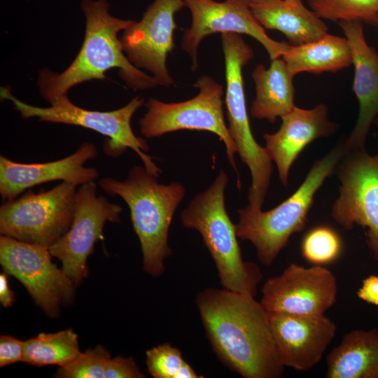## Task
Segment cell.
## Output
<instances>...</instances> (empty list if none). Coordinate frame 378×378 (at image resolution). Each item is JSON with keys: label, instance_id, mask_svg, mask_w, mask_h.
I'll return each instance as SVG.
<instances>
[{"label": "cell", "instance_id": "6da1fadb", "mask_svg": "<svg viewBox=\"0 0 378 378\" xmlns=\"http://www.w3.org/2000/svg\"><path fill=\"white\" fill-rule=\"evenodd\" d=\"M206 335L221 362L244 378H280L282 365L269 312L255 297L225 288L196 296Z\"/></svg>", "mask_w": 378, "mask_h": 378}, {"label": "cell", "instance_id": "7a4b0ae2", "mask_svg": "<svg viewBox=\"0 0 378 378\" xmlns=\"http://www.w3.org/2000/svg\"><path fill=\"white\" fill-rule=\"evenodd\" d=\"M106 0H83L80 8L85 18L82 47L73 62L62 73L39 72L37 84L42 97L50 104L67 95L74 85L93 79H104L105 72L119 69V75L134 90L160 85L157 80L134 66L127 59L118 34L130 28L134 20L112 16Z\"/></svg>", "mask_w": 378, "mask_h": 378}, {"label": "cell", "instance_id": "3957f363", "mask_svg": "<svg viewBox=\"0 0 378 378\" xmlns=\"http://www.w3.org/2000/svg\"><path fill=\"white\" fill-rule=\"evenodd\" d=\"M98 184L106 193L119 196L127 204L141 244L143 269L152 276L162 275L164 261L172 254L169 230L184 198V186L178 182L160 183L158 177L139 165L133 167L124 181L105 177Z\"/></svg>", "mask_w": 378, "mask_h": 378}, {"label": "cell", "instance_id": "277c9868", "mask_svg": "<svg viewBox=\"0 0 378 378\" xmlns=\"http://www.w3.org/2000/svg\"><path fill=\"white\" fill-rule=\"evenodd\" d=\"M227 183V174L220 171L206 190L192 199L182 211L181 220L185 227L196 230L202 235L223 288L255 297L262 274L255 263L242 258L235 224L225 209Z\"/></svg>", "mask_w": 378, "mask_h": 378}, {"label": "cell", "instance_id": "5b68a950", "mask_svg": "<svg viewBox=\"0 0 378 378\" xmlns=\"http://www.w3.org/2000/svg\"><path fill=\"white\" fill-rule=\"evenodd\" d=\"M348 153L344 143L337 145L314 164L298 190L274 209L262 211L247 205L238 210L237 236L254 246L262 265H272L290 236L304 228L315 193Z\"/></svg>", "mask_w": 378, "mask_h": 378}, {"label": "cell", "instance_id": "8992f818", "mask_svg": "<svg viewBox=\"0 0 378 378\" xmlns=\"http://www.w3.org/2000/svg\"><path fill=\"white\" fill-rule=\"evenodd\" d=\"M1 98L9 100L23 118H38L41 122L62 123L94 130L106 137L103 150L109 157H118L127 148L133 150L141 159L146 170L159 177L162 170L147 155V141L134 133L131 120L144 103V98L135 97L124 106L111 111H99L80 108L73 104L67 95L56 98L48 107H38L24 103L14 97L8 88H1Z\"/></svg>", "mask_w": 378, "mask_h": 378}, {"label": "cell", "instance_id": "52a82bcc", "mask_svg": "<svg viewBox=\"0 0 378 378\" xmlns=\"http://www.w3.org/2000/svg\"><path fill=\"white\" fill-rule=\"evenodd\" d=\"M221 42L225 59L227 127L237 153L251 172L248 206L261 209L270 183L272 164L265 147L260 146L253 136L246 109L242 69L254 54L239 34H222Z\"/></svg>", "mask_w": 378, "mask_h": 378}, {"label": "cell", "instance_id": "ba28073f", "mask_svg": "<svg viewBox=\"0 0 378 378\" xmlns=\"http://www.w3.org/2000/svg\"><path fill=\"white\" fill-rule=\"evenodd\" d=\"M195 86L199 90L197 94L184 102L167 103L150 99L147 111L139 122L141 133L149 139L181 130L214 133L223 142L240 185L234 159L237 148L224 118L223 87L206 75L200 77Z\"/></svg>", "mask_w": 378, "mask_h": 378}, {"label": "cell", "instance_id": "9c48e42d", "mask_svg": "<svg viewBox=\"0 0 378 378\" xmlns=\"http://www.w3.org/2000/svg\"><path fill=\"white\" fill-rule=\"evenodd\" d=\"M76 185L62 181L48 190H29L0 207L1 235L50 247L70 228Z\"/></svg>", "mask_w": 378, "mask_h": 378}, {"label": "cell", "instance_id": "30bf717a", "mask_svg": "<svg viewBox=\"0 0 378 378\" xmlns=\"http://www.w3.org/2000/svg\"><path fill=\"white\" fill-rule=\"evenodd\" d=\"M52 257L48 247L0 237L4 272L17 279L46 314L56 317L62 305L71 302L75 285Z\"/></svg>", "mask_w": 378, "mask_h": 378}, {"label": "cell", "instance_id": "8fae6325", "mask_svg": "<svg viewBox=\"0 0 378 378\" xmlns=\"http://www.w3.org/2000/svg\"><path fill=\"white\" fill-rule=\"evenodd\" d=\"M94 181L81 185L77 190L75 211L69 230L49 247L52 257L75 286L88 275L87 260L94 244L104 239L106 222L120 223L122 208L97 194Z\"/></svg>", "mask_w": 378, "mask_h": 378}, {"label": "cell", "instance_id": "7c38bea8", "mask_svg": "<svg viewBox=\"0 0 378 378\" xmlns=\"http://www.w3.org/2000/svg\"><path fill=\"white\" fill-rule=\"evenodd\" d=\"M338 168L340 195L332 209L333 219L346 230L355 225L366 229V241L378 262V163L365 148L349 152Z\"/></svg>", "mask_w": 378, "mask_h": 378}, {"label": "cell", "instance_id": "4fadbf2b", "mask_svg": "<svg viewBox=\"0 0 378 378\" xmlns=\"http://www.w3.org/2000/svg\"><path fill=\"white\" fill-rule=\"evenodd\" d=\"M192 16L190 27L182 38L181 48L192 59L191 70L198 67L199 46L205 37L214 33L248 35L266 50L271 60L282 57L290 44L270 38L253 15L248 0H183Z\"/></svg>", "mask_w": 378, "mask_h": 378}, {"label": "cell", "instance_id": "5bb4252c", "mask_svg": "<svg viewBox=\"0 0 378 378\" xmlns=\"http://www.w3.org/2000/svg\"><path fill=\"white\" fill-rule=\"evenodd\" d=\"M260 302L268 312L323 315L336 302L337 282L323 265L290 264L279 276L267 279Z\"/></svg>", "mask_w": 378, "mask_h": 378}, {"label": "cell", "instance_id": "9a60e30c", "mask_svg": "<svg viewBox=\"0 0 378 378\" xmlns=\"http://www.w3.org/2000/svg\"><path fill=\"white\" fill-rule=\"evenodd\" d=\"M186 7L183 0H155L141 20L123 31L122 50L136 68L148 71L160 85L169 87L174 80L167 67L168 54L174 48V15Z\"/></svg>", "mask_w": 378, "mask_h": 378}, {"label": "cell", "instance_id": "2e32d148", "mask_svg": "<svg viewBox=\"0 0 378 378\" xmlns=\"http://www.w3.org/2000/svg\"><path fill=\"white\" fill-rule=\"evenodd\" d=\"M269 316L282 365L297 371L316 366L337 332L336 324L325 314L269 312Z\"/></svg>", "mask_w": 378, "mask_h": 378}, {"label": "cell", "instance_id": "e0dca14e", "mask_svg": "<svg viewBox=\"0 0 378 378\" xmlns=\"http://www.w3.org/2000/svg\"><path fill=\"white\" fill-rule=\"evenodd\" d=\"M94 144H82L72 154L62 159L42 163H21L0 156V194L4 200L15 199L27 189L53 181L81 186L94 181L97 169L85 167L97 157Z\"/></svg>", "mask_w": 378, "mask_h": 378}, {"label": "cell", "instance_id": "ac0fdd59", "mask_svg": "<svg viewBox=\"0 0 378 378\" xmlns=\"http://www.w3.org/2000/svg\"><path fill=\"white\" fill-rule=\"evenodd\" d=\"M349 43L355 74L353 90L359 104L356 124L344 142L348 152L364 148L372 124L378 118V54L366 42L363 23L338 22Z\"/></svg>", "mask_w": 378, "mask_h": 378}, {"label": "cell", "instance_id": "d6986e66", "mask_svg": "<svg viewBox=\"0 0 378 378\" xmlns=\"http://www.w3.org/2000/svg\"><path fill=\"white\" fill-rule=\"evenodd\" d=\"M281 120L277 132L263 137L266 152L276 164L281 183L287 186L290 168L300 153L314 140L332 134L337 125L328 119L323 104L311 109L295 106Z\"/></svg>", "mask_w": 378, "mask_h": 378}, {"label": "cell", "instance_id": "ffe728a7", "mask_svg": "<svg viewBox=\"0 0 378 378\" xmlns=\"http://www.w3.org/2000/svg\"><path fill=\"white\" fill-rule=\"evenodd\" d=\"M248 4L265 29L283 33L291 46L314 42L328 34L321 18L302 0H252Z\"/></svg>", "mask_w": 378, "mask_h": 378}, {"label": "cell", "instance_id": "44dd1931", "mask_svg": "<svg viewBox=\"0 0 378 378\" xmlns=\"http://www.w3.org/2000/svg\"><path fill=\"white\" fill-rule=\"evenodd\" d=\"M328 378H378V330L346 333L326 358Z\"/></svg>", "mask_w": 378, "mask_h": 378}, {"label": "cell", "instance_id": "7402d4cb", "mask_svg": "<svg viewBox=\"0 0 378 378\" xmlns=\"http://www.w3.org/2000/svg\"><path fill=\"white\" fill-rule=\"evenodd\" d=\"M294 76L281 57L272 59L267 69L262 64L257 65L252 73L255 97L250 109L251 116L273 123L292 111L295 106Z\"/></svg>", "mask_w": 378, "mask_h": 378}, {"label": "cell", "instance_id": "603a6c76", "mask_svg": "<svg viewBox=\"0 0 378 378\" xmlns=\"http://www.w3.org/2000/svg\"><path fill=\"white\" fill-rule=\"evenodd\" d=\"M281 57L294 76L301 72H335L352 64L347 39L328 34L314 42L290 45Z\"/></svg>", "mask_w": 378, "mask_h": 378}, {"label": "cell", "instance_id": "cb8c5ba5", "mask_svg": "<svg viewBox=\"0 0 378 378\" xmlns=\"http://www.w3.org/2000/svg\"><path fill=\"white\" fill-rule=\"evenodd\" d=\"M78 338L69 328L54 333H40L24 341V361L36 367L64 366L80 354Z\"/></svg>", "mask_w": 378, "mask_h": 378}, {"label": "cell", "instance_id": "d4e9b609", "mask_svg": "<svg viewBox=\"0 0 378 378\" xmlns=\"http://www.w3.org/2000/svg\"><path fill=\"white\" fill-rule=\"evenodd\" d=\"M308 3L321 19L378 26V0H309Z\"/></svg>", "mask_w": 378, "mask_h": 378}, {"label": "cell", "instance_id": "484cf974", "mask_svg": "<svg viewBox=\"0 0 378 378\" xmlns=\"http://www.w3.org/2000/svg\"><path fill=\"white\" fill-rule=\"evenodd\" d=\"M148 372L155 378H199L183 359L181 352L169 343H163L146 352Z\"/></svg>", "mask_w": 378, "mask_h": 378}, {"label": "cell", "instance_id": "4316f807", "mask_svg": "<svg viewBox=\"0 0 378 378\" xmlns=\"http://www.w3.org/2000/svg\"><path fill=\"white\" fill-rule=\"evenodd\" d=\"M341 241L332 228L319 226L304 237L301 250L303 257L314 265H323L335 260L341 251Z\"/></svg>", "mask_w": 378, "mask_h": 378}, {"label": "cell", "instance_id": "83f0119b", "mask_svg": "<svg viewBox=\"0 0 378 378\" xmlns=\"http://www.w3.org/2000/svg\"><path fill=\"white\" fill-rule=\"evenodd\" d=\"M109 352L102 346L88 349L81 352L72 362L59 367L55 377L62 378H104Z\"/></svg>", "mask_w": 378, "mask_h": 378}, {"label": "cell", "instance_id": "f1b7e54d", "mask_svg": "<svg viewBox=\"0 0 378 378\" xmlns=\"http://www.w3.org/2000/svg\"><path fill=\"white\" fill-rule=\"evenodd\" d=\"M145 375L141 372L133 358L116 356L109 360L104 372V378H143Z\"/></svg>", "mask_w": 378, "mask_h": 378}, {"label": "cell", "instance_id": "f546056e", "mask_svg": "<svg viewBox=\"0 0 378 378\" xmlns=\"http://www.w3.org/2000/svg\"><path fill=\"white\" fill-rule=\"evenodd\" d=\"M24 361V342L10 335L0 337L1 368Z\"/></svg>", "mask_w": 378, "mask_h": 378}, {"label": "cell", "instance_id": "4dcf8cb0", "mask_svg": "<svg viewBox=\"0 0 378 378\" xmlns=\"http://www.w3.org/2000/svg\"><path fill=\"white\" fill-rule=\"evenodd\" d=\"M357 295L360 300L378 306V276L370 275L365 278Z\"/></svg>", "mask_w": 378, "mask_h": 378}, {"label": "cell", "instance_id": "1f68e13d", "mask_svg": "<svg viewBox=\"0 0 378 378\" xmlns=\"http://www.w3.org/2000/svg\"><path fill=\"white\" fill-rule=\"evenodd\" d=\"M8 274H0V302L4 308L10 307L15 300V294L9 286Z\"/></svg>", "mask_w": 378, "mask_h": 378}, {"label": "cell", "instance_id": "d6a6232c", "mask_svg": "<svg viewBox=\"0 0 378 378\" xmlns=\"http://www.w3.org/2000/svg\"><path fill=\"white\" fill-rule=\"evenodd\" d=\"M376 122L378 123V118L376 120ZM374 160L378 163V155L373 156Z\"/></svg>", "mask_w": 378, "mask_h": 378}, {"label": "cell", "instance_id": "836d02e7", "mask_svg": "<svg viewBox=\"0 0 378 378\" xmlns=\"http://www.w3.org/2000/svg\"><path fill=\"white\" fill-rule=\"evenodd\" d=\"M248 1H252V0H248Z\"/></svg>", "mask_w": 378, "mask_h": 378}]
</instances>
